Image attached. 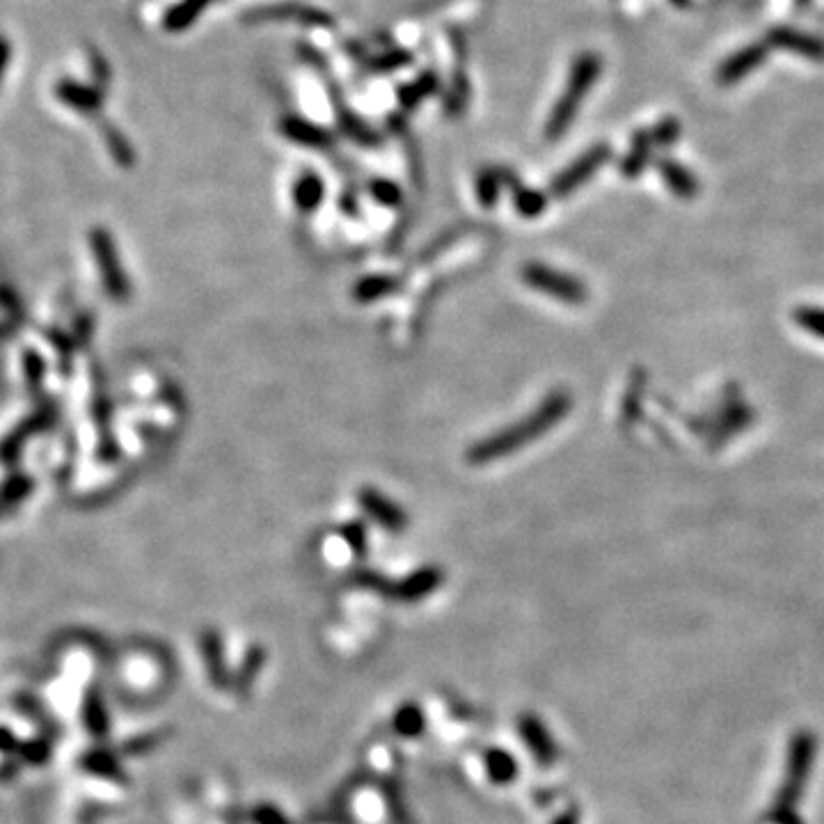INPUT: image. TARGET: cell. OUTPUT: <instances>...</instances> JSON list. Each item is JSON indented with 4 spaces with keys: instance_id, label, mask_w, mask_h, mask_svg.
Masks as SVG:
<instances>
[{
    "instance_id": "obj_1",
    "label": "cell",
    "mask_w": 824,
    "mask_h": 824,
    "mask_svg": "<svg viewBox=\"0 0 824 824\" xmlns=\"http://www.w3.org/2000/svg\"><path fill=\"white\" fill-rule=\"evenodd\" d=\"M573 410V396L566 390H554L538 403L534 412H529L511 426H504L488 438L479 440L477 445L467 449V463L470 465H488L502 461L509 454H515L522 447L532 445L541 435L552 431L568 412Z\"/></svg>"
},
{
    "instance_id": "obj_2",
    "label": "cell",
    "mask_w": 824,
    "mask_h": 824,
    "mask_svg": "<svg viewBox=\"0 0 824 824\" xmlns=\"http://www.w3.org/2000/svg\"><path fill=\"white\" fill-rule=\"evenodd\" d=\"M602 69V62L598 58V53H582L580 58L575 60L573 69H570V78L564 94L554 106L548 124H545V138L548 140H559L568 131V126L575 122L577 113H580V106L586 94L593 87V83L598 81Z\"/></svg>"
},
{
    "instance_id": "obj_3",
    "label": "cell",
    "mask_w": 824,
    "mask_h": 824,
    "mask_svg": "<svg viewBox=\"0 0 824 824\" xmlns=\"http://www.w3.org/2000/svg\"><path fill=\"white\" fill-rule=\"evenodd\" d=\"M522 282L529 289L541 291L543 296L559 300L566 305H582L589 300V287L575 275L559 271V268L545 264H525L520 271Z\"/></svg>"
},
{
    "instance_id": "obj_4",
    "label": "cell",
    "mask_w": 824,
    "mask_h": 824,
    "mask_svg": "<svg viewBox=\"0 0 824 824\" xmlns=\"http://www.w3.org/2000/svg\"><path fill=\"white\" fill-rule=\"evenodd\" d=\"M754 417L756 410L747 406L740 396H735V399L724 401V406L719 410L699 417V424H692V429L705 435L710 447H719L721 442L735 438V435L747 429L749 424H754Z\"/></svg>"
},
{
    "instance_id": "obj_5",
    "label": "cell",
    "mask_w": 824,
    "mask_h": 824,
    "mask_svg": "<svg viewBox=\"0 0 824 824\" xmlns=\"http://www.w3.org/2000/svg\"><path fill=\"white\" fill-rule=\"evenodd\" d=\"M609 158H612V147H609L607 142H598V145H593L589 152H584L580 158H575L566 170H561L557 177L552 179L550 195L557 197V200L573 195L577 188L584 186L586 181H589L593 174H596L602 165L609 161Z\"/></svg>"
},
{
    "instance_id": "obj_6",
    "label": "cell",
    "mask_w": 824,
    "mask_h": 824,
    "mask_svg": "<svg viewBox=\"0 0 824 824\" xmlns=\"http://www.w3.org/2000/svg\"><path fill=\"white\" fill-rule=\"evenodd\" d=\"M358 502L362 506V511L369 515L371 520H376L380 527H385L387 532H406L408 527V515L401 506H396L390 497H385L376 488H362L358 493Z\"/></svg>"
},
{
    "instance_id": "obj_7",
    "label": "cell",
    "mask_w": 824,
    "mask_h": 824,
    "mask_svg": "<svg viewBox=\"0 0 824 824\" xmlns=\"http://www.w3.org/2000/svg\"><path fill=\"white\" fill-rule=\"evenodd\" d=\"M767 46H774V49L790 51L802 55L806 60L813 62H824V39L815 37L811 33H804V30L790 28V26H779L767 33Z\"/></svg>"
},
{
    "instance_id": "obj_8",
    "label": "cell",
    "mask_w": 824,
    "mask_h": 824,
    "mask_svg": "<svg viewBox=\"0 0 824 824\" xmlns=\"http://www.w3.org/2000/svg\"><path fill=\"white\" fill-rule=\"evenodd\" d=\"M92 245H94V252H97L103 282H106V289L110 291V296L117 300H124L126 296H129V282H126L120 261H117L113 241H110L108 234L94 232Z\"/></svg>"
},
{
    "instance_id": "obj_9",
    "label": "cell",
    "mask_w": 824,
    "mask_h": 824,
    "mask_svg": "<svg viewBox=\"0 0 824 824\" xmlns=\"http://www.w3.org/2000/svg\"><path fill=\"white\" fill-rule=\"evenodd\" d=\"M767 58V42L763 44H749L738 53L728 55L717 69V83L719 85H735L742 78H747L751 71H756Z\"/></svg>"
},
{
    "instance_id": "obj_10",
    "label": "cell",
    "mask_w": 824,
    "mask_h": 824,
    "mask_svg": "<svg viewBox=\"0 0 824 824\" xmlns=\"http://www.w3.org/2000/svg\"><path fill=\"white\" fill-rule=\"evenodd\" d=\"M657 170H660L664 184L676 197H683V200H692L701 193V181L694 172H689L683 163L673 161V158H660L657 163Z\"/></svg>"
},
{
    "instance_id": "obj_11",
    "label": "cell",
    "mask_w": 824,
    "mask_h": 824,
    "mask_svg": "<svg viewBox=\"0 0 824 824\" xmlns=\"http://www.w3.org/2000/svg\"><path fill=\"white\" fill-rule=\"evenodd\" d=\"M655 149H657V145L653 140V133L651 131H637L635 136H632L630 152L625 154L621 165H618V170H621L623 177L637 179L641 172H646Z\"/></svg>"
},
{
    "instance_id": "obj_12",
    "label": "cell",
    "mask_w": 824,
    "mask_h": 824,
    "mask_svg": "<svg viewBox=\"0 0 824 824\" xmlns=\"http://www.w3.org/2000/svg\"><path fill=\"white\" fill-rule=\"evenodd\" d=\"M502 177H504V184L513 188L515 211H518L522 218H538L545 209H548V197H545L541 190L520 186L518 177L511 174L509 170H502Z\"/></svg>"
},
{
    "instance_id": "obj_13",
    "label": "cell",
    "mask_w": 824,
    "mask_h": 824,
    "mask_svg": "<svg viewBox=\"0 0 824 824\" xmlns=\"http://www.w3.org/2000/svg\"><path fill=\"white\" fill-rule=\"evenodd\" d=\"M323 193H326V188H323V179L319 174L305 172L303 177L296 181V186H293V202H296L298 211L312 213L321 206Z\"/></svg>"
},
{
    "instance_id": "obj_14",
    "label": "cell",
    "mask_w": 824,
    "mask_h": 824,
    "mask_svg": "<svg viewBox=\"0 0 824 824\" xmlns=\"http://www.w3.org/2000/svg\"><path fill=\"white\" fill-rule=\"evenodd\" d=\"M282 131H284V136L291 138L293 142H298V145L314 147V149H323L332 142V138L328 136L326 131L319 129V126H314V124H307L303 120H298V117H289V120H284Z\"/></svg>"
},
{
    "instance_id": "obj_15",
    "label": "cell",
    "mask_w": 824,
    "mask_h": 824,
    "mask_svg": "<svg viewBox=\"0 0 824 824\" xmlns=\"http://www.w3.org/2000/svg\"><path fill=\"white\" fill-rule=\"evenodd\" d=\"M55 92H58V97L65 101L67 106L81 110V113H94L101 103L97 90H92V87H85L76 81H62Z\"/></svg>"
},
{
    "instance_id": "obj_16",
    "label": "cell",
    "mask_w": 824,
    "mask_h": 824,
    "mask_svg": "<svg viewBox=\"0 0 824 824\" xmlns=\"http://www.w3.org/2000/svg\"><path fill=\"white\" fill-rule=\"evenodd\" d=\"M396 287H399V280L392 275H369L355 284L353 298L358 303H374V300L390 296V293L396 291Z\"/></svg>"
},
{
    "instance_id": "obj_17",
    "label": "cell",
    "mask_w": 824,
    "mask_h": 824,
    "mask_svg": "<svg viewBox=\"0 0 824 824\" xmlns=\"http://www.w3.org/2000/svg\"><path fill=\"white\" fill-rule=\"evenodd\" d=\"M644 394H646V374L644 371H635L632 383L628 387V394L623 396V406H621V417H623L625 426L637 424L641 410H644Z\"/></svg>"
},
{
    "instance_id": "obj_18",
    "label": "cell",
    "mask_w": 824,
    "mask_h": 824,
    "mask_svg": "<svg viewBox=\"0 0 824 824\" xmlns=\"http://www.w3.org/2000/svg\"><path fill=\"white\" fill-rule=\"evenodd\" d=\"M502 186H504L502 170H495V168L481 170L477 177V197H479L481 206L493 209L499 200V193H502Z\"/></svg>"
},
{
    "instance_id": "obj_19",
    "label": "cell",
    "mask_w": 824,
    "mask_h": 824,
    "mask_svg": "<svg viewBox=\"0 0 824 824\" xmlns=\"http://www.w3.org/2000/svg\"><path fill=\"white\" fill-rule=\"evenodd\" d=\"M792 321H795L804 332H808V335L824 339V307L799 305L795 307V312H792Z\"/></svg>"
},
{
    "instance_id": "obj_20",
    "label": "cell",
    "mask_w": 824,
    "mask_h": 824,
    "mask_svg": "<svg viewBox=\"0 0 824 824\" xmlns=\"http://www.w3.org/2000/svg\"><path fill=\"white\" fill-rule=\"evenodd\" d=\"M442 580V573L435 568H424L419 570L410 577V580L401 586V593L406 598H417V596H424V593H429L435 584Z\"/></svg>"
},
{
    "instance_id": "obj_21",
    "label": "cell",
    "mask_w": 824,
    "mask_h": 824,
    "mask_svg": "<svg viewBox=\"0 0 824 824\" xmlns=\"http://www.w3.org/2000/svg\"><path fill=\"white\" fill-rule=\"evenodd\" d=\"M651 133H653V140H655L657 147H671L673 142L680 138L683 129H680L678 120H673V117H664L662 122H657L653 126Z\"/></svg>"
},
{
    "instance_id": "obj_22",
    "label": "cell",
    "mask_w": 824,
    "mask_h": 824,
    "mask_svg": "<svg viewBox=\"0 0 824 824\" xmlns=\"http://www.w3.org/2000/svg\"><path fill=\"white\" fill-rule=\"evenodd\" d=\"M371 195L376 197L378 204L383 206H399L403 200V193L401 188L392 184V181H385V179H376L374 184H371Z\"/></svg>"
},
{
    "instance_id": "obj_23",
    "label": "cell",
    "mask_w": 824,
    "mask_h": 824,
    "mask_svg": "<svg viewBox=\"0 0 824 824\" xmlns=\"http://www.w3.org/2000/svg\"><path fill=\"white\" fill-rule=\"evenodd\" d=\"M342 536H344V541L351 545V548L358 554L367 550V529H364L362 522L358 520L348 522V525L342 527Z\"/></svg>"
},
{
    "instance_id": "obj_24",
    "label": "cell",
    "mask_w": 824,
    "mask_h": 824,
    "mask_svg": "<svg viewBox=\"0 0 824 824\" xmlns=\"http://www.w3.org/2000/svg\"><path fill=\"white\" fill-rule=\"evenodd\" d=\"M10 55H12L10 44H7L5 39H0V81H3L5 69H7V65H10Z\"/></svg>"
},
{
    "instance_id": "obj_25",
    "label": "cell",
    "mask_w": 824,
    "mask_h": 824,
    "mask_svg": "<svg viewBox=\"0 0 824 824\" xmlns=\"http://www.w3.org/2000/svg\"><path fill=\"white\" fill-rule=\"evenodd\" d=\"M673 5H678V7H687L689 5V0H671Z\"/></svg>"
},
{
    "instance_id": "obj_26",
    "label": "cell",
    "mask_w": 824,
    "mask_h": 824,
    "mask_svg": "<svg viewBox=\"0 0 824 824\" xmlns=\"http://www.w3.org/2000/svg\"><path fill=\"white\" fill-rule=\"evenodd\" d=\"M808 3H811V0H797L799 7H804V5H808Z\"/></svg>"
}]
</instances>
